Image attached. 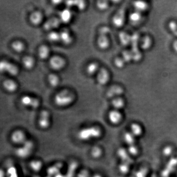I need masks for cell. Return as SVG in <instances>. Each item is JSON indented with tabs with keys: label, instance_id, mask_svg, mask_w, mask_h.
Instances as JSON below:
<instances>
[{
	"label": "cell",
	"instance_id": "6da1fadb",
	"mask_svg": "<svg viewBox=\"0 0 177 177\" xmlns=\"http://www.w3.org/2000/svg\"><path fill=\"white\" fill-rule=\"evenodd\" d=\"M102 135V129L98 125H92L82 128L77 134V137L82 141L97 139Z\"/></svg>",
	"mask_w": 177,
	"mask_h": 177
},
{
	"label": "cell",
	"instance_id": "7a4b0ae2",
	"mask_svg": "<svg viewBox=\"0 0 177 177\" xmlns=\"http://www.w3.org/2000/svg\"><path fill=\"white\" fill-rule=\"evenodd\" d=\"M75 99V94L70 90H62L55 96V104L60 107H65L71 105Z\"/></svg>",
	"mask_w": 177,
	"mask_h": 177
},
{
	"label": "cell",
	"instance_id": "3957f363",
	"mask_svg": "<svg viewBox=\"0 0 177 177\" xmlns=\"http://www.w3.org/2000/svg\"><path fill=\"white\" fill-rule=\"evenodd\" d=\"M110 32V29L106 26H103L99 28L97 44L100 49H107L110 46V40L108 37Z\"/></svg>",
	"mask_w": 177,
	"mask_h": 177
},
{
	"label": "cell",
	"instance_id": "277c9868",
	"mask_svg": "<svg viewBox=\"0 0 177 177\" xmlns=\"http://www.w3.org/2000/svg\"><path fill=\"white\" fill-rule=\"evenodd\" d=\"M34 148V144L33 142L27 140L21 146L16 150V155L19 158H27L32 154Z\"/></svg>",
	"mask_w": 177,
	"mask_h": 177
},
{
	"label": "cell",
	"instance_id": "5b68a950",
	"mask_svg": "<svg viewBox=\"0 0 177 177\" xmlns=\"http://www.w3.org/2000/svg\"><path fill=\"white\" fill-rule=\"evenodd\" d=\"M0 73H7L12 76H16L19 70L16 65L6 60L0 61Z\"/></svg>",
	"mask_w": 177,
	"mask_h": 177
},
{
	"label": "cell",
	"instance_id": "8992f818",
	"mask_svg": "<svg viewBox=\"0 0 177 177\" xmlns=\"http://www.w3.org/2000/svg\"><path fill=\"white\" fill-rule=\"evenodd\" d=\"M38 125L42 129H49L51 125V116L48 111L43 110L40 112L38 119Z\"/></svg>",
	"mask_w": 177,
	"mask_h": 177
},
{
	"label": "cell",
	"instance_id": "52a82bcc",
	"mask_svg": "<svg viewBox=\"0 0 177 177\" xmlns=\"http://www.w3.org/2000/svg\"><path fill=\"white\" fill-rule=\"evenodd\" d=\"M125 20V8L122 7L117 12V13L115 14L112 19V22L115 27L120 28L124 26Z\"/></svg>",
	"mask_w": 177,
	"mask_h": 177
},
{
	"label": "cell",
	"instance_id": "ba28073f",
	"mask_svg": "<svg viewBox=\"0 0 177 177\" xmlns=\"http://www.w3.org/2000/svg\"><path fill=\"white\" fill-rule=\"evenodd\" d=\"M20 101L23 105L31 108L37 109L40 106V102L38 98L28 95L23 96Z\"/></svg>",
	"mask_w": 177,
	"mask_h": 177
},
{
	"label": "cell",
	"instance_id": "9c48e42d",
	"mask_svg": "<svg viewBox=\"0 0 177 177\" xmlns=\"http://www.w3.org/2000/svg\"><path fill=\"white\" fill-rule=\"evenodd\" d=\"M66 65V61L64 58L59 56H54L49 60L50 66L55 70L59 71L64 69Z\"/></svg>",
	"mask_w": 177,
	"mask_h": 177
},
{
	"label": "cell",
	"instance_id": "30bf717a",
	"mask_svg": "<svg viewBox=\"0 0 177 177\" xmlns=\"http://www.w3.org/2000/svg\"><path fill=\"white\" fill-rule=\"evenodd\" d=\"M11 138L13 143L21 145L27 140L25 132L20 129L16 130L13 131L11 135Z\"/></svg>",
	"mask_w": 177,
	"mask_h": 177
},
{
	"label": "cell",
	"instance_id": "8fae6325",
	"mask_svg": "<svg viewBox=\"0 0 177 177\" xmlns=\"http://www.w3.org/2000/svg\"><path fill=\"white\" fill-rule=\"evenodd\" d=\"M97 80L98 84L104 86L107 84L110 80V75L107 70L102 68L97 74Z\"/></svg>",
	"mask_w": 177,
	"mask_h": 177
},
{
	"label": "cell",
	"instance_id": "7c38bea8",
	"mask_svg": "<svg viewBox=\"0 0 177 177\" xmlns=\"http://www.w3.org/2000/svg\"><path fill=\"white\" fill-rule=\"evenodd\" d=\"M61 23L59 18L57 17L51 18L48 19L44 24L43 28L46 31H52L54 29L57 28Z\"/></svg>",
	"mask_w": 177,
	"mask_h": 177
},
{
	"label": "cell",
	"instance_id": "4fadbf2b",
	"mask_svg": "<svg viewBox=\"0 0 177 177\" xmlns=\"http://www.w3.org/2000/svg\"><path fill=\"white\" fill-rule=\"evenodd\" d=\"M60 41L66 45H70L73 42V37L69 30L64 29L60 33Z\"/></svg>",
	"mask_w": 177,
	"mask_h": 177
},
{
	"label": "cell",
	"instance_id": "5bb4252c",
	"mask_svg": "<svg viewBox=\"0 0 177 177\" xmlns=\"http://www.w3.org/2000/svg\"><path fill=\"white\" fill-rule=\"evenodd\" d=\"M123 92L124 90L122 87L117 85H114L109 88L106 93V95L108 98H118V97L121 95Z\"/></svg>",
	"mask_w": 177,
	"mask_h": 177
},
{
	"label": "cell",
	"instance_id": "9a60e30c",
	"mask_svg": "<svg viewBox=\"0 0 177 177\" xmlns=\"http://www.w3.org/2000/svg\"><path fill=\"white\" fill-rule=\"evenodd\" d=\"M72 17V12L70 9L67 8L61 11L59 14V19L63 23H69L71 21Z\"/></svg>",
	"mask_w": 177,
	"mask_h": 177
},
{
	"label": "cell",
	"instance_id": "2e32d148",
	"mask_svg": "<svg viewBox=\"0 0 177 177\" xmlns=\"http://www.w3.org/2000/svg\"><path fill=\"white\" fill-rule=\"evenodd\" d=\"M43 20V15L39 11L34 12L30 16V21L34 26L40 25Z\"/></svg>",
	"mask_w": 177,
	"mask_h": 177
},
{
	"label": "cell",
	"instance_id": "e0dca14e",
	"mask_svg": "<svg viewBox=\"0 0 177 177\" xmlns=\"http://www.w3.org/2000/svg\"><path fill=\"white\" fill-rule=\"evenodd\" d=\"M2 86L8 92L14 93L17 90L18 85L16 83L11 79L5 80L2 83Z\"/></svg>",
	"mask_w": 177,
	"mask_h": 177
},
{
	"label": "cell",
	"instance_id": "ac0fdd59",
	"mask_svg": "<svg viewBox=\"0 0 177 177\" xmlns=\"http://www.w3.org/2000/svg\"><path fill=\"white\" fill-rule=\"evenodd\" d=\"M108 119L112 124H118L122 119V115L118 110H112L109 113Z\"/></svg>",
	"mask_w": 177,
	"mask_h": 177
},
{
	"label": "cell",
	"instance_id": "d6986e66",
	"mask_svg": "<svg viewBox=\"0 0 177 177\" xmlns=\"http://www.w3.org/2000/svg\"><path fill=\"white\" fill-rule=\"evenodd\" d=\"M99 65L96 62H92L88 65L86 67V72L88 75L92 76L98 74L99 71Z\"/></svg>",
	"mask_w": 177,
	"mask_h": 177
},
{
	"label": "cell",
	"instance_id": "ffe728a7",
	"mask_svg": "<svg viewBox=\"0 0 177 177\" xmlns=\"http://www.w3.org/2000/svg\"><path fill=\"white\" fill-rule=\"evenodd\" d=\"M50 50L48 46L41 45L38 50V56L41 60H45L49 56Z\"/></svg>",
	"mask_w": 177,
	"mask_h": 177
},
{
	"label": "cell",
	"instance_id": "44dd1931",
	"mask_svg": "<svg viewBox=\"0 0 177 177\" xmlns=\"http://www.w3.org/2000/svg\"><path fill=\"white\" fill-rule=\"evenodd\" d=\"M22 64L26 70H31L33 69L35 65V61L33 58L30 56H26L23 59Z\"/></svg>",
	"mask_w": 177,
	"mask_h": 177
},
{
	"label": "cell",
	"instance_id": "7402d4cb",
	"mask_svg": "<svg viewBox=\"0 0 177 177\" xmlns=\"http://www.w3.org/2000/svg\"><path fill=\"white\" fill-rule=\"evenodd\" d=\"M134 7L135 11L139 12L140 13L145 11L148 9L149 5L145 2L135 1L134 2Z\"/></svg>",
	"mask_w": 177,
	"mask_h": 177
},
{
	"label": "cell",
	"instance_id": "603a6c76",
	"mask_svg": "<svg viewBox=\"0 0 177 177\" xmlns=\"http://www.w3.org/2000/svg\"><path fill=\"white\" fill-rule=\"evenodd\" d=\"M120 43L124 46H127L131 43V36L125 32L120 33L119 35Z\"/></svg>",
	"mask_w": 177,
	"mask_h": 177
},
{
	"label": "cell",
	"instance_id": "cb8c5ba5",
	"mask_svg": "<svg viewBox=\"0 0 177 177\" xmlns=\"http://www.w3.org/2000/svg\"><path fill=\"white\" fill-rule=\"evenodd\" d=\"M63 165L61 163H57L52 166L49 168L47 170V173L50 176H55L60 173V170L61 169Z\"/></svg>",
	"mask_w": 177,
	"mask_h": 177
},
{
	"label": "cell",
	"instance_id": "d4e9b609",
	"mask_svg": "<svg viewBox=\"0 0 177 177\" xmlns=\"http://www.w3.org/2000/svg\"><path fill=\"white\" fill-rule=\"evenodd\" d=\"M48 82L52 87H56L60 83V79L58 76L55 74H50L48 76Z\"/></svg>",
	"mask_w": 177,
	"mask_h": 177
},
{
	"label": "cell",
	"instance_id": "484cf974",
	"mask_svg": "<svg viewBox=\"0 0 177 177\" xmlns=\"http://www.w3.org/2000/svg\"><path fill=\"white\" fill-rule=\"evenodd\" d=\"M30 166L32 170H33L36 172H38L42 169L43 166V162L39 160L32 161L30 163Z\"/></svg>",
	"mask_w": 177,
	"mask_h": 177
},
{
	"label": "cell",
	"instance_id": "4316f807",
	"mask_svg": "<svg viewBox=\"0 0 177 177\" xmlns=\"http://www.w3.org/2000/svg\"><path fill=\"white\" fill-rule=\"evenodd\" d=\"M47 39L51 43H57L58 41H60V34L55 31H51L47 35Z\"/></svg>",
	"mask_w": 177,
	"mask_h": 177
},
{
	"label": "cell",
	"instance_id": "83f0119b",
	"mask_svg": "<svg viewBox=\"0 0 177 177\" xmlns=\"http://www.w3.org/2000/svg\"><path fill=\"white\" fill-rule=\"evenodd\" d=\"M12 48L16 52L21 53L25 49V45L22 42L17 40L13 43L12 44Z\"/></svg>",
	"mask_w": 177,
	"mask_h": 177
},
{
	"label": "cell",
	"instance_id": "f1b7e54d",
	"mask_svg": "<svg viewBox=\"0 0 177 177\" xmlns=\"http://www.w3.org/2000/svg\"><path fill=\"white\" fill-rule=\"evenodd\" d=\"M152 44V39L148 36H145L142 39L141 43V47L144 50H148L150 48Z\"/></svg>",
	"mask_w": 177,
	"mask_h": 177
},
{
	"label": "cell",
	"instance_id": "f546056e",
	"mask_svg": "<svg viewBox=\"0 0 177 177\" xmlns=\"http://www.w3.org/2000/svg\"><path fill=\"white\" fill-rule=\"evenodd\" d=\"M129 20L133 23H137L142 19V13L139 12L135 11L129 16Z\"/></svg>",
	"mask_w": 177,
	"mask_h": 177
},
{
	"label": "cell",
	"instance_id": "4dcf8cb0",
	"mask_svg": "<svg viewBox=\"0 0 177 177\" xmlns=\"http://www.w3.org/2000/svg\"><path fill=\"white\" fill-rule=\"evenodd\" d=\"M112 104L114 107L116 109V110H118L124 107L125 102L122 98L118 97L113 98L112 100Z\"/></svg>",
	"mask_w": 177,
	"mask_h": 177
},
{
	"label": "cell",
	"instance_id": "1f68e13d",
	"mask_svg": "<svg viewBox=\"0 0 177 177\" xmlns=\"http://www.w3.org/2000/svg\"><path fill=\"white\" fill-rule=\"evenodd\" d=\"M91 154V156L93 158H100L102 156V150L99 147H94L92 149Z\"/></svg>",
	"mask_w": 177,
	"mask_h": 177
},
{
	"label": "cell",
	"instance_id": "d6a6232c",
	"mask_svg": "<svg viewBox=\"0 0 177 177\" xmlns=\"http://www.w3.org/2000/svg\"><path fill=\"white\" fill-rule=\"evenodd\" d=\"M96 5L98 10L102 11H106V10H107L109 6L108 1H103V0L98 1L97 2Z\"/></svg>",
	"mask_w": 177,
	"mask_h": 177
},
{
	"label": "cell",
	"instance_id": "836d02e7",
	"mask_svg": "<svg viewBox=\"0 0 177 177\" xmlns=\"http://www.w3.org/2000/svg\"><path fill=\"white\" fill-rule=\"evenodd\" d=\"M125 61L124 59L120 57L116 58L114 60V65L118 69H122L125 66Z\"/></svg>",
	"mask_w": 177,
	"mask_h": 177
},
{
	"label": "cell",
	"instance_id": "e575fe53",
	"mask_svg": "<svg viewBox=\"0 0 177 177\" xmlns=\"http://www.w3.org/2000/svg\"><path fill=\"white\" fill-rule=\"evenodd\" d=\"M86 3L84 1H76L75 2V7H76L79 11H84L86 7Z\"/></svg>",
	"mask_w": 177,
	"mask_h": 177
},
{
	"label": "cell",
	"instance_id": "d590c367",
	"mask_svg": "<svg viewBox=\"0 0 177 177\" xmlns=\"http://www.w3.org/2000/svg\"><path fill=\"white\" fill-rule=\"evenodd\" d=\"M132 53L130 52H129L128 51H125L123 52V57L122 58L124 59L125 63L130 61L132 59Z\"/></svg>",
	"mask_w": 177,
	"mask_h": 177
},
{
	"label": "cell",
	"instance_id": "8d00e7d4",
	"mask_svg": "<svg viewBox=\"0 0 177 177\" xmlns=\"http://www.w3.org/2000/svg\"><path fill=\"white\" fill-rule=\"evenodd\" d=\"M169 28L174 34L177 36V23L174 21L170 22L169 23Z\"/></svg>",
	"mask_w": 177,
	"mask_h": 177
},
{
	"label": "cell",
	"instance_id": "74e56055",
	"mask_svg": "<svg viewBox=\"0 0 177 177\" xmlns=\"http://www.w3.org/2000/svg\"><path fill=\"white\" fill-rule=\"evenodd\" d=\"M75 2L73 1H67L66 2V8L70 9L71 7H75Z\"/></svg>",
	"mask_w": 177,
	"mask_h": 177
},
{
	"label": "cell",
	"instance_id": "f35d334b",
	"mask_svg": "<svg viewBox=\"0 0 177 177\" xmlns=\"http://www.w3.org/2000/svg\"><path fill=\"white\" fill-rule=\"evenodd\" d=\"M173 49L176 53H177V40L175 41L174 43L173 44Z\"/></svg>",
	"mask_w": 177,
	"mask_h": 177
},
{
	"label": "cell",
	"instance_id": "ab89813d",
	"mask_svg": "<svg viewBox=\"0 0 177 177\" xmlns=\"http://www.w3.org/2000/svg\"><path fill=\"white\" fill-rule=\"evenodd\" d=\"M54 177H66L65 175H63L61 173H59L57 175H55Z\"/></svg>",
	"mask_w": 177,
	"mask_h": 177
},
{
	"label": "cell",
	"instance_id": "60d3db41",
	"mask_svg": "<svg viewBox=\"0 0 177 177\" xmlns=\"http://www.w3.org/2000/svg\"><path fill=\"white\" fill-rule=\"evenodd\" d=\"M5 177V174H4V171L1 169H0V177Z\"/></svg>",
	"mask_w": 177,
	"mask_h": 177
},
{
	"label": "cell",
	"instance_id": "b9f144b4",
	"mask_svg": "<svg viewBox=\"0 0 177 177\" xmlns=\"http://www.w3.org/2000/svg\"><path fill=\"white\" fill-rule=\"evenodd\" d=\"M50 177V176H49V177Z\"/></svg>",
	"mask_w": 177,
	"mask_h": 177
}]
</instances>
